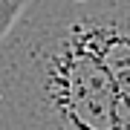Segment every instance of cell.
Masks as SVG:
<instances>
[{
	"instance_id": "cell-2",
	"label": "cell",
	"mask_w": 130,
	"mask_h": 130,
	"mask_svg": "<svg viewBox=\"0 0 130 130\" xmlns=\"http://www.w3.org/2000/svg\"><path fill=\"white\" fill-rule=\"evenodd\" d=\"M72 6L101 61L119 130H130V0H72Z\"/></svg>"
},
{
	"instance_id": "cell-1",
	"label": "cell",
	"mask_w": 130,
	"mask_h": 130,
	"mask_svg": "<svg viewBox=\"0 0 130 130\" xmlns=\"http://www.w3.org/2000/svg\"><path fill=\"white\" fill-rule=\"evenodd\" d=\"M0 130H119L72 0H29L0 41Z\"/></svg>"
},
{
	"instance_id": "cell-3",
	"label": "cell",
	"mask_w": 130,
	"mask_h": 130,
	"mask_svg": "<svg viewBox=\"0 0 130 130\" xmlns=\"http://www.w3.org/2000/svg\"><path fill=\"white\" fill-rule=\"evenodd\" d=\"M29 0H0V41L9 35V29L18 23Z\"/></svg>"
}]
</instances>
